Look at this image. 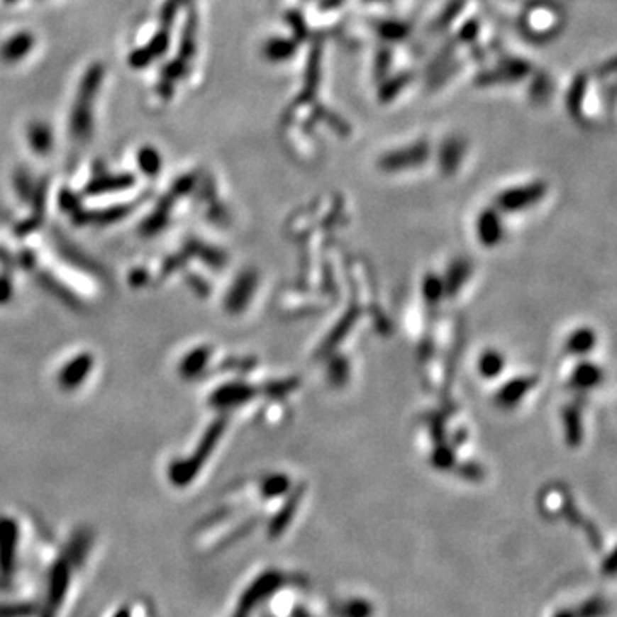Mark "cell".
<instances>
[{
    "mask_svg": "<svg viewBox=\"0 0 617 617\" xmlns=\"http://www.w3.org/2000/svg\"><path fill=\"white\" fill-rule=\"evenodd\" d=\"M38 36L30 30H14L0 38V65L18 67L33 57L38 48Z\"/></svg>",
    "mask_w": 617,
    "mask_h": 617,
    "instance_id": "1",
    "label": "cell"
},
{
    "mask_svg": "<svg viewBox=\"0 0 617 617\" xmlns=\"http://www.w3.org/2000/svg\"><path fill=\"white\" fill-rule=\"evenodd\" d=\"M482 370H484V374H487V376H496V374L501 370L499 357L492 355V353L485 355L482 359Z\"/></svg>",
    "mask_w": 617,
    "mask_h": 617,
    "instance_id": "2",
    "label": "cell"
}]
</instances>
